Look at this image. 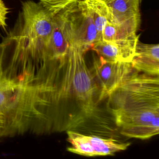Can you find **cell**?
<instances>
[{
	"label": "cell",
	"instance_id": "cell-1",
	"mask_svg": "<svg viewBox=\"0 0 159 159\" xmlns=\"http://www.w3.org/2000/svg\"><path fill=\"white\" fill-rule=\"evenodd\" d=\"M85 53L70 44L66 57L47 65L48 118L52 129L74 131L107 138L118 130L87 66Z\"/></svg>",
	"mask_w": 159,
	"mask_h": 159
},
{
	"label": "cell",
	"instance_id": "cell-2",
	"mask_svg": "<svg viewBox=\"0 0 159 159\" xmlns=\"http://www.w3.org/2000/svg\"><path fill=\"white\" fill-rule=\"evenodd\" d=\"M54 27V17L40 2H22L13 28L1 43L3 54H11V66L44 67Z\"/></svg>",
	"mask_w": 159,
	"mask_h": 159
},
{
	"label": "cell",
	"instance_id": "cell-3",
	"mask_svg": "<svg viewBox=\"0 0 159 159\" xmlns=\"http://www.w3.org/2000/svg\"><path fill=\"white\" fill-rule=\"evenodd\" d=\"M67 25L70 44L84 53L100 41L93 20L82 0L68 8Z\"/></svg>",
	"mask_w": 159,
	"mask_h": 159
},
{
	"label": "cell",
	"instance_id": "cell-4",
	"mask_svg": "<svg viewBox=\"0 0 159 159\" xmlns=\"http://www.w3.org/2000/svg\"><path fill=\"white\" fill-rule=\"evenodd\" d=\"M90 70L100 93V100L104 101L135 70L131 63L112 62L94 56Z\"/></svg>",
	"mask_w": 159,
	"mask_h": 159
},
{
	"label": "cell",
	"instance_id": "cell-5",
	"mask_svg": "<svg viewBox=\"0 0 159 159\" xmlns=\"http://www.w3.org/2000/svg\"><path fill=\"white\" fill-rule=\"evenodd\" d=\"M67 141L71 147L68 151L86 157L111 156L116 152L125 150L131 145L114 138H106L93 134H86L74 131L66 132Z\"/></svg>",
	"mask_w": 159,
	"mask_h": 159
},
{
	"label": "cell",
	"instance_id": "cell-6",
	"mask_svg": "<svg viewBox=\"0 0 159 159\" xmlns=\"http://www.w3.org/2000/svg\"><path fill=\"white\" fill-rule=\"evenodd\" d=\"M27 87L23 83L8 77H0V118L3 125L8 117L14 121L25 109Z\"/></svg>",
	"mask_w": 159,
	"mask_h": 159
},
{
	"label": "cell",
	"instance_id": "cell-7",
	"mask_svg": "<svg viewBox=\"0 0 159 159\" xmlns=\"http://www.w3.org/2000/svg\"><path fill=\"white\" fill-rule=\"evenodd\" d=\"M108 7L113 24L132 33L140 26L141 0H102Z\"/></svg>",
	"mask_w": 159,
	"mask_h": 159
},
{
	"label": "cell",
	"instance_id": "cell-8",
	"mask_svg": "<svg viewBox=\"0 0 159 159\" xmlns=\"http://www.w3.org/2000/svg\"><path fill=\"white\" fill-rule=\"evenodd\" d=\"M139 40L122 42H108L101 40L94 43L91 50L98 56L108 61L131 63Z\"/></svg>",
	"mask_w": 159,
	"mask_h": 159
},
{
	"label": "cell",
	"instance_id": "cell-9",
	"mask_svg": "<svg viewBox=\"0 0 159 159\" xmlns=\"http://www.w3.org/2000/svg\"><path fill=\"white\" fill-rule=\"evenodd\" d=\"M131 65L139 72L159 76V44H146L139 40Z\"/></svg>",
	"mask_w": 159,
	"mask_h": 159
},
{
	"label": "cell",
	"instance_id": "cell-10",
	"mask_svg": "<svg viewBox=\"0 0 159 159\" xmlns=\"http://www.w3.org/2000/svg\"><path fill=\"white\" fill-rule=\"evenodd\" d=\"M90 13L97 30L100 41L107 23L113 24V18L108 7L102 0H82Z\"/></svg>",
	"mask_w": 159,
	"mask_h": 159
},
{
	"label": "cell",
	"instance_id": "cell-11",
	"mask_svg": "<svg viewBox=\"0 0 159 159\" xmlns=\"http://www.w3.org/2000/svg\"><path fill=\"white\" fill-rule=\"evenodd\" d=\"M139 35L111 23H107L102 31V40L108 42L134 41L139 39Z\"/></svg>",
	"mask_w": 159,
	"mask_h": 159
},
{
	"label": "cell",
	"instance_id": "cell-12",
	"mask_svg": "<svg viewBox=\"0 0 159 159\" xmlns=\"http://www.w3.org/2000/svg\"><path fill=\"white\" fill-rule=\"evenodd\" d=\"M44 8L52 16L66 10L79 0H39Z\"/></svg>",
	"mask_w": 159,
	"mask_h": 159
},
{
	"label": "cell",
	"instance_id": "cell-13",
	"mask_svg": "<svg viewBox=\"0 0 159 159\" xmlns=\"http://www.w3.org/2000/svg\"><path fill=\"white\" fill-rule=\"evenodd\" d=\"M9 13V9L6 7L3 0H0V15L7 17Z\"/></svg>",
	"mask_w": 159,
	"mask_h": 159
},
{
	"label": "cell",
	"instance_id": "cell-14",
	"mask_svg": "<svg viewBox=\"0 0 159 159\" xmlns=\"http://www.w3.org/2000/svg\"><path fill=\"white\" fill-rule=\"evenodd\" d=\"M3 49L1 43H0V77L2 76V65L3 63Z\"/></svg>",
	"mask_w": 159,
	"mask_h": 159
},
{
	"label": "cell",
	"instance_id": "cell-15",
	"mask_svg": "<svg viewBox=\"0 0 159 159\" xmlns=\"http://www.w3.org/2000/svg\"><path fill=\"white\" fill-rule=\"evenodd\" d=\"M7 17L0 15V27L3 28L4 29H6L7 25L6 24V20Z\"/></svg>",
	"mask_w": 159,
	"mask_h": 159
},
{
	"label": "cell",
	"instance_id": "cell-16",
	"mask_svg": "<svg viewBox=\"0 0 159 159\" xmlns=\"http://www.w3.org/2000/svg\"><path fill=\"white\" fill-rule=\"evenodd\" d=\"M141 1H142V0H141Z\"/></svg>",
	"mask_w": 159,
	"mask_h": 159
}]
</instances>
